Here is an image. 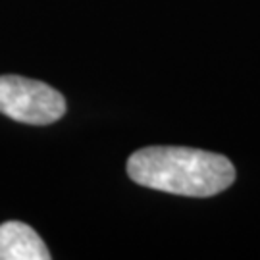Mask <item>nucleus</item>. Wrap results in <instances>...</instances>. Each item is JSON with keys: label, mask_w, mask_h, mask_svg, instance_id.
<instances>
[{"label": "nucleus", "mask_w": 260, "mask_h": 260, "mask_svg": "<svg viewBox=\"0 0 260 260\" xmlns=\"http://www.w3.org/2000/svg\"><path fill=\"white\" fill-rule=\"evenodd\" d=\"M47 245L39 233L23 222L0 225V260H48Z\"/></svg>", "instance_id": "3"}, {"label": "nucleus", "mask_w": 260, "mask_h": 260, "mask_svg": "<svg viewBox=\"0 0 260 260\" xmlns=\"http://www.w3.org/2000/svg\"><path fill=\"white\" fill-rule=\"evenodd\" d=\"M0 112L21 123L48 125L66 114V99L43 81L19 75H2Z\"/></svg>", "instance_id": "2"}, {"label": "nucleus", "mask_w": 260, "mask_h": 260, "mask_svg": "<svg viewBox=\"0 0 260 260\" xmlns=\"http://www.w3.org/2000/svg\"><path fill=\"white\" fill-rule=\"evenodd\" d=\"M127 174L143 187L174 195L212 197L235 181V168L222 154L185 147H147L127 160Z\"/></svg>", "instance_id": "1"}]
</instances>
